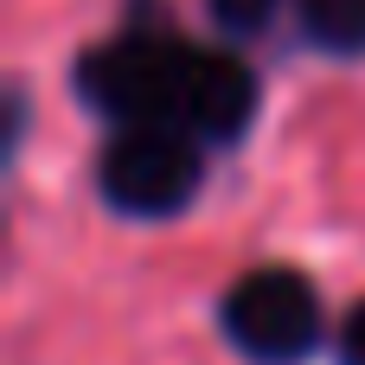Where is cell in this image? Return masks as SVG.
Here are the masks:
<instances>
[{"label": "cell", "instance_id": "obj_3", "mask_svg": "<svg viewBox=\"0 0 365 365\" xmlns=\"http://www.w3.org/2000/svg\"><path fill=\"white\" fill-rule=\"evenodd\" d=\"M218 321H225V334H231V346L244 359L295 365V359H308L314 340H321V295L295 269H250V276L231 282Z\"/></svg>", "mask_w": 365, "mask_h": 365}, {"label": "cell", "instance_id": "obj_6", "mask_svg": "<svg viewBox=\"0 0 365 365\" xmlns=\"http://www.w3.org/2000/svg\"><path fill=\"white\" fill-rule=\"evenodd\" d=\"M340 359L346 365H365V302L346 314V334H340Z\"/></svg>", "mask_w": 365, "mask_h": 365}, {"label": "cell", "instance_id": "obj_1", "mask_svg": "<svg viewBox=\"0 0 365 365\" xmlns=\"http://www.w3.org/2000/svg\"><path fill=\"white\" fill-rule=\"evenodd\" d=\"M77 90L109 122H173L199 141H237L257 115V77L225 51L128 32L77 64Z\"/></svg>", "mask_w": 365, "mask_h": 365}, {"label": "cell", "instance_id": "obj_4", "mask_svg": "<svg viewBox=\"0 0 365 365\" xmlns=\"http://www.w3.org/2000/svg\"><path fill=\"white\" fill-rule=\"evenodd\" d=\"M302 32L334 51V58H359L365 51V0H302Z\"/></svg>", "mask_w": 365, "mask_h": 365}, {"label": "cell", "instance_id": "obj_5", "mask_svg": "<svg viewBox=\"0 0 365 365\" xmlns=\"http://www.w3.org/2000/svg\"><path fill=\"white\" fill-rule=\"evenodd\" d=\"M269 13H276V0H212V19L225 32H263Z\"/></svg>", "mask_w": 365, "mask_h": 365}, {"label": "cell", "instance_id": "obj_2", "mask_svg": "<svg viewBox=\"0 0 365 365\" xmlns=\"http://www.w3.org/2000/svg\"><path fill=\"white\" fill-rule=\"evenodd\" d=\"M96 186L122 218H173L199 192V135L173 122H122L96 160Z\"/></svg>", "mask_w": 365, "mask_h": 365}]
</instances>
